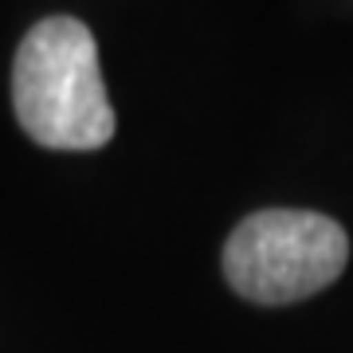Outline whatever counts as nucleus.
Wrapping results in <instances>:
<instances>
[{"label":"nucleus","mask_w":353,"mask_h":353,"mask_svg":"<svg viewBox=\"0 0 353 353\" xmlns=\"http://www.w3.org/2000/svg\"><path fill=\"white\" fill-rule=\"evenodd\" d=\"M12 106L24 134L48 150H99L114 138L99 43L75 16L39 20L16 48Z\"/></svg>","instance_id":"nucleus-1"},{"label":"nucleus","mask_w":353,"mask_h":353,"mask_svg":"<svg viewBox=\"0 0 353 353\" xmlns=\"http://www.w3.org/2000/svg\"><path fill=\"white\" fill-rule=\"evenodd\" d=\"M350 263V236L338 220L303 208H267L236 224L224 243V279L259 306L303 303L326 290Z\"/></svg>","instance_id":"nucleus-2"}]
</instances>
